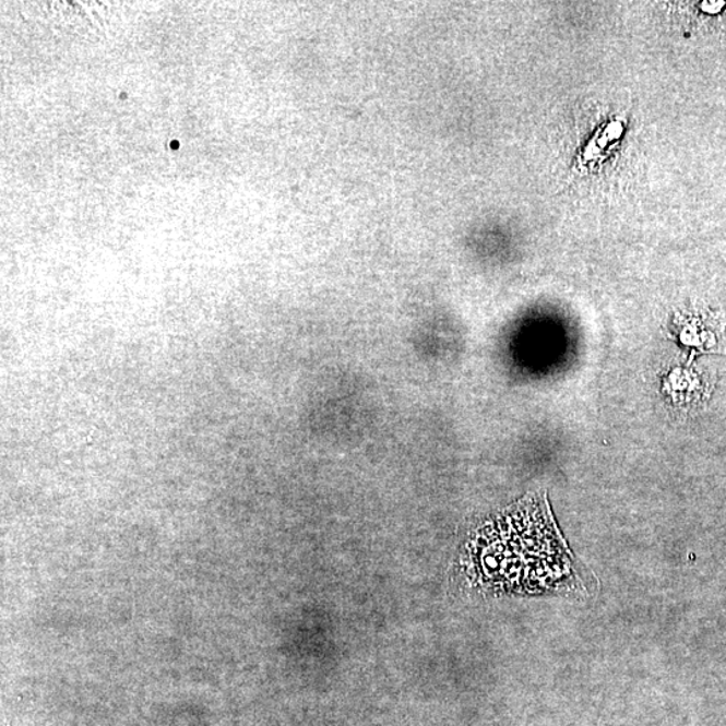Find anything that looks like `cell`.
<instances>
[{"instance_id": "7a4b0ae2", "label": "cell", "mask_w": 726, "mask_h": 726, "mask_svg": "<svg viewBox=\"0 0 726 726\" xmlns=\"http://www.w3.org/2000/svg\"><path fill=\"white\" fill-rule=\"evenodd\" d=\"M667 393L681 406L694 408L711 396L713 382L701 371L676 369L667 379Z\"/></svg>"}, {"instance_id": "6da1fadb", "label": "cell", "mask_w": 726, "mask_h": 726, "mask_svg": "<svg viewBox=\"0 0 726 726\" xmlns=\"http://www.w3.org/2000/svg\"><path fill=\"white\" fill-rule=\"evenodd\" d=\"M674 331L683 346L694 354L726 356V312L694 309L677 312Z\"/></svg>"}]
</instances>
